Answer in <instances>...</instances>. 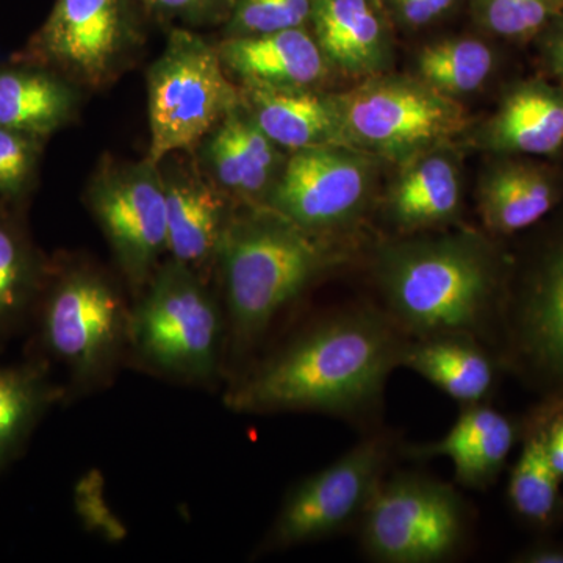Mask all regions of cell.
<instances>
[{"label":"cell","mask_w":563,"mask_h":563,"mask_svg":"<svg viewBox=\"0 0 563 563\" xmlns=\"http://www.w3.org/2000/svg\"><path fill=\"white\" fill-rule=\"evenodd\" d=\"M409 336L377 306H354L314 322L225 396L239 413L317 412L363 421L402 366Z\"/></svg>","instance_id":"obj_1"},{"label":"cell","mask_w":563,"mask_h":563,"mask_svg":"<svg viewBox=\"0 0 563 563\" xmlns=\"http://www.w3.org/2000/svg\"><path fill=\"white\" fill-rule=\"evenodd\" d=\"M373 276L377 307L409 339L465 333L481 340L501 307V265L476 233L388 243Z\"/></svg>","instance_id":"obj_2"},{"label":"cell","mask_w":563,"mask_h":563,"mask_svg":"<svg viewBox=\"0 0 563 563\" xmlns=\"http://www.w3.org/2000/svg\"><path fill=\"white\" fill-rule=\"evenodd\" d=\"M333 257L320 236L269 207L231 218L217 261L233 354L261 342L277 314L331 268Z\"/></svg>","instance_id":"obj_3"},{"label":"cell","mask_w":563,"mask_h":563,"mask_svg":"<svg viewBox=\"0 0 563 563\" xmlns=\"http://www.w3.org/2000/svg\"><path fill=\"white\" fill-rule=\"evenodd\" d=\"M129 346L147 368L207 383L220 365V309L199 274L173 261L157 268L131 310Z\"/></svg>","instance_id":"obj_4"},{"label":"cell","mask_w":563,"mask_h":563,"mask_svg":"<svg viewBox=\"0 0 563 563\" xmlns=\"http://www.w3.org/2000/svg\"><path fill=\"white\" fill-rule=\"evenodd\" d=\"M332 98L347 147L402 165L444 146L468 125L457 99L418 77L377 74Z\"/></svg>","instance_id":"obj_5"},{"label":"cell","mask_w":563,"mask_h":563,"mask_svg":"<svg viewBox=\"0 0 563 563\" xmlns=\"http://www.w3.org/2000/svg\"><path fill=\"white\" fill-rule=\"evenodd\" d=\"M363 553L384 563H440L457 558L472 512L453 485L421 473L385 477L358 521Z\"/></svg>","instance_id":"obj_6"},{"label":"cell","mask_w":563,"mask_h":563,"mask_svg":"<svg viewBox=\"0 0 563 563\" xmlns=\"http://www.w3.org/2000/svg\"><path fill=\"white\" fill-rule=\"evenodd\" d=\"M151 146L146 161L161 165L190 151L242 107L218 47L191 32L174 31L147 74Z\"/></svg>","instance_id":"obj_7"},{"label":"cell","mask_w":563,"mask_h":563,"mask_svg":"<svg viewBox=\"0 0 563 563\" xmlns=\"http://www.w3.org/2000/svg\"><path fill=\"white\" fill-rule=\"evenodd\" d=\"M131 310L99 274L76 269L52 285L41 302L38 339L70 384L96 387L113 372L129 344Z\"/></svg>","instance_id":"obj_8"},{"label":"cell","mask_w":563,"mask_h":563,"mask_svg":"<svg viewBox=\"0 0 563 563\" xmlns=\"http://www.w3.org/2000/svg\"><path fill=\"white\" fill-rule=\"evenodd\" d=\"M401 450L395 435L374 431L335 462L291 488L266 536V551L329 539L358 526Z\"/></svg>","instance_id":"obj_9"},{"label":"cell","mask_w":563,"mask_h":563,"mask_svg":"<svg viewBox=\"0 0 563 563\" xmlns=\"http://www.w3.org/2000/svg\"><path fill=\"white\" fill-rule=\"evenodd\" d=\"M372 180L368 154L346 146L307 147L295 151L285 165L268 207L321 239L357 222Z\"/></svg>","instance_id":"obj_10"},{"label":"cell","mask_w":563,"mask_h":563,"mask_svg":"<svg viewBox=\"0 0 563 563\" xmlns=\"http://www.w3.org/2000/svg\"><path fill=\"white\" fill-rule=\"evenodd\" d=\"M90 202L122 273L140 296L168 250L161 169L150 161L109 169L92 184Z\"/></svg>","instance_id":"obj_11"},{"label":"cell","mask_w":563,"mask_h":563,"mask_svg":"<svg viewBox=\"0 0 563 563\" xmlns=\"http://www.w3.org/2000/svg\"><path fill=\"white\" fill-rule=\"evenodd\" d=\"M129 36L128 0H55L24 58L99 87L120 63Z\"/></svg>","instance_id":"obj_12"},{"label":"cell","mask_w":563,"mask_h":563,"mask_svg":"<svg viewBox=\"0 0 563 563\" xmlns=\"http://www.w3.org/2000/svg\"><path fill=\"white\" fill-rule=\"evenodd\" d=\"M503 318L514 361L537 383L563 393V236L544 252Z\"/></svg>","instance_id":"obj_13"},{"label":"cell","mask_w":563,"mask_h":563,"mask_svg":"<svg viewBox=\"0 0 563 563\" xmlns=\"http://www.w3.org/2000/svg\"><path fill=\"white\" fill-rule=\"evenodd\" d=\"M310 24L329 66L346 76L368 79L390 65L393 22L383 0H313Z\"/></svg>","instance_id":"obj_14"},{"label":"cell","mask_w":563,"mask_h":563,"mask_svg":"<svg viewBox=\"0 0 563 563\" xmlns=\"http://www.w3.org/2000/svg\"><path fill=\"white\" fill-rule=\"evenodd\" d=\"M222 65L244 87L313 90L328 77L329 63L306 27L229 36L218 46Z\"/></svg>","instance_id":"obj_15"},{"label":"cell","mask_w":563,"mask_h":563,"mask_svg":"<svg viewBox=\"0 0 563 563\" xmlns=\"http://www.w3.org/2000/svg\"><path fill=\"white\" fill-rule=\"evenodd\" d=\"M517 440L515 422L487 402L462 407L457 420L442 439L404 448L413 461L450 459L455 481L472 490H485L498 479Z\"/></svg>","instance_id":"obj_16"},{"label":"cell","mask_w":563,"mask_h":563,"mask_svg":"<svg viewBox=\"0 0 563 563\" xmlns=\"http://www.w3.org/2000/svg\"><path fill=\"white\" fill-rule=\"evenodd\" d=\"M485 150L554 155L563 147V90L544 80L515 84L479 132Z\"/></svg>","instance_id":"obj_17"},{"label":"cell","mask_w":563,"mask_h":563,"mask_svg":"<svg viewBox=\"0 0 563 563\" xmlns=\"http://www.w3.org/2000/svg\"><path fill=\"white\" fill-rule=\"evenodd\" d=\"M462 206L459 163L448 147H433L404 163L385 203L388 221L401 233L450 224Z\"/></svg>","instance_id":"obj_18"},{"label":"cell","mask_w":563,"mask_h":563,"mask_svg":"<svg viewBox=\"0 0 563 563\" xmlns=\"http://www.w3.org/2000/svg\"><path fill=\"white\" fill-rule=\"evenodd\" d=\"M242 107L276 146L291 151L346 146L332 96L313 90L244 87Z\"/></svg>","instance_id":"obj_19"},{"label":"cell","mask_w":563,"mask_h":563,"mask_svg":"<svg viewBox=\"0 0 563 563\" xmlns=\"http://www.w3.org/2000/svg\"><path fill=\"white\" fill-rule=\"evenodd\" d=\"M402 366L420 374L462 407L487 402L496 384L490 354L481 340L465 333L410 339Z\"/></svg>","instance_id":"obj_20"},{"label":"cell","mask_w":563,"mask_h":563,"mask_svg":"<svg viewBox=\"0 0 563 563\" xmlns=\"http://www.w3.org/2000/svg\"><path fill=\"white\" fill-rule=\"evenodd\" d=\"M166 195V235L174 261L192 272L217 258L231 218L220 191L191 176L177 173L163 176Z\"/></svg>","instance_id":"obj_21"},{"label":"cell","mask_w":563,"mask_h":563,"mask_svg":"<svg viewBox=\"0 0 563 563\" xmlns=\"http://www.w3.org/2000/svg\"><path fill=\"white\" fill-rule=\"evenodd\" d=\"M559 196L561 188L550 169L532 162L504 161L485 174L477 207L487 231L512 235L547 217Z\"/></svg>","instance_id":"obj_22"},{"label":"cell","mask_w":563,"mask_h":563,"mask_svg":"<svg viewBox=\"0 0 563 563\" xmlns=\"http://www.w3.org/2000/svg\"><path fill=\"white\" fill-rule=\"evenodd\" d=\"M276 147L240 107L214 129L207 155L221 187L252 199L272 184Z\"/></svg>","instance_id":"obj_23"},{"label":"cell","mask_w":563,"mask_h":563,"mask_svg":"<svg viewBox=\"0 0 563 563\" xmlns=\"http://www.w3.org/2000/svg\"><path fill=\"white\" fill-rule=\"evenodd\" d=\"M73 91L38 68L0 70V128L43 140L70 117Z\"/></svg>","instance_id":"obj_24"},{"label":"cell","mask_w":563,"mask_h":563,"mask_svg":"<svg viewBox=\"0 0 563 563\" xmlns=\"http://www.w3.org/2000/svg\"><path fill=\"white\" fill-rule=\"evenodd\" d=\"M60 395L43 362L0 366V472L21 453L41 417Z\"/></svg>","instance_id":"obj_25"},{"label":"cell","mask_w":563,"mask_h":563,"mask_svg":"<svg viewBox=\"0 0 563 563\" xmlns=\"http://www.w3.org/2000/svg\"><path fill=\"white\" fill-rule=\"evenodd\" d=\"M496 55L476 36H450L426 44L417 57V77L433 90L457 99L473 95L490 80Z\"/></svg>","instance_id":"obj_26"},{"label":"cell","mask_w":563,"mask_h":563,"mask_svg":"<svg viewBox=\"0 0 563 563\" xmlns=\"http://www.w3.org/2000/svg\"><path fill=\"white\" fill-rule=\"evenodd\" d=\"M561 477L551 465L547 426L539 422L526 437L507 485V498L518 517L533 526H550L562 512Z\"/></svg>","instance_id":"obj_27"},{"label":"cell","mask_w":563,"mask_h":563,"mask_svg":"<svg viewBox=\"0 0 563 563\" xmlns=\"http://www.w3.org/2000/svg\"><path fill=\"white\" fill-rule=\"evenodd\" d=\"M38 273L27 244L0 221V333L16 328L33 306Z\"/></svg>","instance_id":"obj_28"},{"label":"cell","mask_w":563,"mask_h":563,"mask_svg":"<svg viewBox=\"0 0 563 563\" xmlns=\"http://www.w3.org/2000/svg\"><path fill=\"white\" fill-rule=\"evenodd\" d=\"M477 27L493 38L526 44L563 11V0H466Z\"/></svg>","instance_id":"obj_29"},{"label":"cell","mask_w":563,"mask_h":563,"mask_svg":"<svg viewBox=\"0 0 563 563\" xmlns=\"http://www.w3.org/2000/svg\"><path fill=\"white\" fill-rule=\"evenodd\" d=\"M312 9L313 0H233L229 36L307 27Z\"/></svg>","instance_id":"obj_30"},{"label":"cell","mask_w":563,"mask_h":563,"mask_svg":"<svg viewBox=\"0 0 563 563\" xmlns=\"http://www.w3.org/2000/svg\"><path fill=\"white\" fill-rule=\"evenodd\" d=\"M40 139L0 128V195L22 191L31 179L40 154Z\"/></svg>","instance_id":"obj_31"},{"label":"cell","mask_w":563,"mask_h":563,"mask_svg":"<svg viewBox=\"0 0 563 563\" xmlns=\"http://www.w3.org/2000/svg\"><path fill=\"white\" fill-rule=\"evenodd\" d=\"M393 24L406 31H421L450 16L462 0H383Z\"/></svg>","instance_id":"obj_32"},{"label":"cell","mask_w":563,"mask_h":563,"mask_svg":"<svg viewBox=\"0 0 563 563\" xmlns=\"http://www.w3.org/2000/svg\"><path fill=\"white\" fill-rule=\"evenodd\" d=\"M544 73L563 84V11L536 38Z\"/></svg>","instance_id":"obj_33"},{"label":"cell","mask_w":563,"mask_h":563,"mask_svg":"<svg viewBox=\"0 0 563 563\" xmlns=\"http://www.w3.org/2000/svg\"><path fill=\"white\" fill-rule=\"evenodd\" d=\"M147 9L163 16H196L217 7L221 0H141Z\"/></svg>","instance_id":"obj_34"},{"label":"cell","mask_w":563,"mask_h":563,"mask_svg":"<svg viewBox=\"0 0 563 563\" xmlns=\"http://www.w3.org/2000/svg\"><path fill=\"white\" fill-rule=\"evenodd\" d=\"M547 426V448L551 465L559 477L563 479V412Z\"/></svg>","instance_id":"obj_35"},{"label":"cell","mask_w":563,"mask_h":563,"mask_svg":"<svg viewBox=\"0 0 563 563\" xmlns=\"http://www.w3.org/2000/svg\"><path fill=\"white\" fill-rule=\"evenodd\" d=\"M517 561L525 563H563V544L533 547L518 555Z\"/></svg>","instance_id":"obj_36"}]
</instances>
